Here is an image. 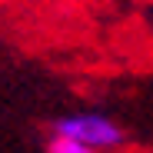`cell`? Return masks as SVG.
<instances>
[{"mask_svg": "<svg viewBox=\"0 0 153 153\" xmlns=\"http://www.w3.org/2000/svg\"><path fill=\"white\" fill-rule=\"evenodd\" d=\"M47 153H93V150L83 146V143H76V140H70V137H57V133H50V140H47Z\"/></svg>", "mask_w": 153, "mask_h": 153, "instance_id": "7a4b0ae2", "label": "cell"}, {"mask_svg": "<svg viewBox=\"0 0 153 153\" xmlns=\"http://www.w3.org/2000/svg\"><path fill=\"white\" fill-rule=\"evenodd\" d=\"M53 133L83 143V146H90L93 153L117 150V146L126 143L123 126H120L113 117L100 113V110H80V113H67V117L53 120Z\"/></svg>", "mask_w": 153, "mask_h": 153, "instance_id": "6da1fadb", "label": "cell"}]
</instances>
